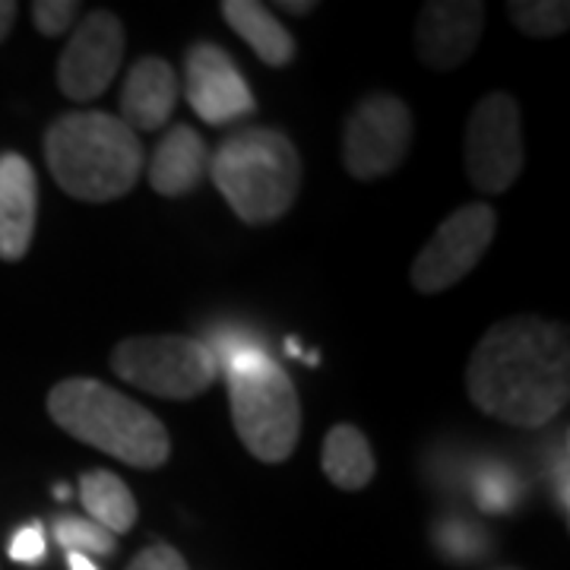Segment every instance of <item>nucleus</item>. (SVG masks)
I'll return each instance as SVG.
<instances>
[{"label":"nucleus","mask_w":570,"mask_h":570,"mask_svg":"<svg viewBox=\"0 0 570 570\" xmlns=\"http://www.w3.org/2000/svg\"><path fill=\"white\" fill-rule=\"evenodd\" d=\"M472 406L498 422L542 428L570 400L568 326L513 314L491 326L466 367Z\"/></svg>","instance_id":"1"},{"label":"nucleus","mask_w":570,"mask_h":570,"mask_svg":"<svg viewBox=\"0 0 570 570\" xmlns=\"http://www.w3.org/2000/svg\"><path fill=\"white\" fill-rule=\"evenodd\" d=\"M45 163L67 197L82 204L121 200L140 181L142 142L118 118L105 111L61 115L45 134Z\"/></svg>","instance_id":"2"},{"label":"nucleus","mask_w":570,"mask_h":570,"mask_svg":"<svg viewBox=\"0 0 570 570\" xmlns=\"http://www.w3.org/2000/svg\"><path fill=\"white\" fill-rule=\"evenodd\" d=\"M48 415L80 444L134 469H159L171 456L165 425L121 390L92 377H67L48 393Z\"/></svg>","instance_id":"3"},{"label":"nucleus","mask_w":570,"mask_h":570,"mask_svg":"<svg viewBox=\"0 0 570 570\" xmlns=\"http://www.w3.org/2000/svg\"><path fill=\"white\" fill-rule=\"evenodd\" d=\"M209 175L235 216L247 225L283 219L302 190V156L295 142L269 127H245L225 137Z\"/></svg>","instance_id":"4"},{"label":"nucleus","mask_w":570,"mask_h":570,"mask_svg":"<svg viewBox=\"0 0 570 570\" xmlns=\"http://www.w3.org/2000/svg\"><path fill=\"white\" fill-rule=\"evenodd\" d=\"M228 384L232 422L250 456L261 463L288 460L302 438V403L298 390L264 343L232 352L219 362Z\"/></svg>","instance_id":"5"},{"label":"nucleus","mask_w":570,"mask_h":570,"mask_svg":"<svg viewBox=\"0 0 570 570\" xmlns=\"http://www.w3.org/2000/svg\"><path fill=\"white\" fill-rule=\"evenodd\" d=\"M111 371L130 387L163 400H194L219 377L204 340L190 336H130L111 352Z\"/></svg>","instance_id":"6"},{"label":"nucleus","mask_w":570,"mask_h":570,"mask_svg":"<svg viewBox=\"0 0 570 570\" xmlns=\"http://www.w3.org/2000/svg\"><path fill=\"white\" fill-rule=\"evenodd\" d=\"M412 142V111L390 92H374L348 111L343 130V165L355 181L396 171Z\"/></svg>","instance_id":"7"},{"label":"nucleus","mask_w":570,"mask_h":570,"mask_svg":"<svg viewBox=\"0 0 570 570\" xmlns=\"http://www.w3.org/2000/svg\"><path fill=\"white\" fill-rule=\"evenodd\" d=\"M498 228V213L489 204H469L453 209L438 232L428 238L412 264V285L422 295H441L450 285L466 279L489 254Z\"/></svg>","instance_id":"8"},{"label":"nucleus","mask_w":570,"mask_h":570,"mask_svg":"<svg viewBox=\"0 0 570 570\" xmlns=\"http://www.w3.org/2000/svg\"><path fill=\"white\" fill-rule=\"evenodd\" d=\"M520 105L508 92H491L472 108L466 124V175L475 190L504 194L523 171Z\"/></svg>","instance_id":"9"},{"label":"nucleus","mask_w":570,"mask_h":570,"mask_svg":"<svg viewBox=\"0 0 570 570\" xmlns=\"http://www.w3.org/2000/svg\"><path fill=\"white\" fill-rule=\"evenodd\" d=\"M124 45V22L115 13H86L58 61V86L63 96L73 102L99 99L121 70Z\"/></svg>","instance_id":"10"},{"label":"nucleus","mask_w":570,"mask_h":570,"mask_svg":"<svg viewBox=\"0 0 570 570\" xmlns=\"http://www.w3.org/2000/svg\"><path fill=\"white\" fill-rule=\"evenodd\" d=\"M187 102L197 111V118H204L213 127H225L232 121H242L247 115H254L257 99L250 92V86L242 77V70L213 41H197L187 51Z\"/></svg>","instance_id":"11"},{"label":"nucleus","mask_w":570,"mask_h":570,"mask_svg":"<svg viewBox=\"0 0 570 570\" xmlns=\"http://www.w3.org/2000/svg\"><path fill=\"white\" fill-rule=\"evenodd\" d=\"M485 32V7L479 0L425 3L415 26V51L428 70L448 73L472 58Z\"/></svg>","instance_id":"12"},{"label":"nucleus","mask_w":570,"mask_h":570,"mask_svg":"<svg viewBox=\"0 0 570 570\" xmlns=\"http://www.w3.org/2000/svg\"><path fill=\"white\" fill-rule=\"evenodd\" d=\"M39 216V181L20 153L0 156V261L17 264L29 254Z\"/></svg>","instance_id":"13"},{"label":"nucleus","mask_w":570,"mask_h":570,"mask_svg":"<svg viewBox=\"0 0 570 570\" xmlns=\"http://www.w3.org/2000/svg\"><path fill=\"white\" fill-rule=\"evenodd\" d=\"M178 105L175 67L163 58H140L121 89V121L134 134H153L168 124Z\"/></svg>","instance_id":"14"},{"label":"nucleus","mask_w":570,"mask_h":570,"mask_svg":"<svg viewBox=\"0 0 570 570\" xmlns=\"http://www.w3.org/2000/svg\"><path fill=\"white\" fill-rule=\"evenodd\" d=\"M206 168H209V156H206L204 137L194 127L178 124L153 149L146 163V178L149 187L163 197H187L204 181Z\"/></svg>","instance_id":"15"},{"label":"nucleus","mask_w":570,"mask_h":570,"mask_svg":"<svg viewBox=\"0 0 570 570\" xmlns=\"http://www.w3.org/2000/svg\"><path fill=\"white\" fill-rule=\"evenodd\" d=\"M223 20L254 48L266 67H288L295 58V39L257 0H225Z\"/></svg>","instance_id":"16"},{"label":"nucleus","mask_w":570,"mask_h":570,"mask_svg":"<svg viewBox=\"0 0 570 570\" xmlns=\"http://www.w3.org/2000/svg\"><path fill=\"white\" fill-rule=\"evenodd\" d=\"M324 475L343 491H362L374 479V453L367 438L355 425H333L324 438L321 453Z\"/></svg>","instance_id":"17"},{"label":"nucleus","mask_w":570,"mask_h":570,"mask_svg":"<svg viewBox=\"0 0 570 570\" xmlns=\"http://www.w3.org/2000/svg\"><path fill=\"white\" fill-rule=\"evenodd\" d=\"M80 501L89 520L111 535H124L137 527V501L115 472H105V469L82 472Z\"/></svg>","instance_id":"18"},{"label":"nucleus","mask_w":570,"mask_h":570,"mask_svg":"<svg viewBox=\"0 0 570 570\" xmlns=\"http://www.w3.org/2000/svg\"><path fill=\"white\" fill-rule=\"evenodd\" d=\"M508 10L513 26L530 39H554L570 26L568 0H510Z\"/></svg>","instance_id":"19"},{"label":"nucleus","mask_w":570,"mask_h":570,"mask_svg":"<svg viewBox=\"0 0 570 570\" xmlns=\"http://www.w3.org/2000/svg\"><path fill=\"white\" fill-rule=\"evenodd\" d=\"M472 498L485 513H508L520 498V479L508 466H482L472 479Z\"/></svg>","instance_id":"20"},{"label":"nucleus","mask_w":570,"mask_h":570,"mask_svg":"<svg viewBox=\"0 0 570 570\" xmlns=\"http://www.w3.org/2000/svg\"><path fill=\"white\" fill-rule=\"evenodd\" d=\"M55 539L63 551H77V554H115L118 549V539L108 530H102L99 523L92 520H82V517H61L55 523Z\"/></svg>","instance_id":"21"},{"label":"nucleus","mask_w":570,"mask_h":570,"mask_svg":"<svg viewBox=\"0 0 570 570\" xmlns=\"http://www.w3.org/2000/svg\"><path fill=\"white\" fill-rule=\"evenodd\" d=\"M438 546L448 551L456 561H472L479 554H485V532L472 527L466 520H448L434 532Z\"/></svg>","instance_id":"22"},{"label":"nucleus","mask_w":570,"mask_h":570,"mask_svg":"<svg viewBox=\"0 0 570 570\" xmlns=\"http://www.w3.org/2000/svg\"><path fill=\"white\" fill-rule=\"evenodd\" d=\"M77 13H80V3H73V0H36L32 3V22L48 39L70 32L77 22Z\"/></svg>","instance_id":"23"},{"label":"nucleus","mask_w":570,"mask_h":570,"mask_svg":"<svg viewBox=\"0 0 570 570\" xmlns=\"http://www.w3.org/2000/svg\"><path fill=\"white\" fill-rule=\"evenodd\" d=\"M45 530H41V523H26L20 530L13 532V539H10V558L17 561V564H39L41 558H45Z\"/></svg>","instance_id":"24"},{"label":"nucleus","mask_w":570,"mask_h":570,"mask_svg":"<svg viewBox=\"0 0 570 570\" xmlns=\"http://www.w3.org/2000/svg\"><path fill=\"white\" fill-rule=\"evenodd\" d=\"M127 570H187V561L181 558V551L168 542H156L149 549H142Z\"/></svg>","instance_id":"25"},{"label":"nucleus","mask_w":570,"mask_h":570,"mask_svg":"<svg viewBox=\"0 0 570 570\" xmlns=\"http://www.w3.org/2000/svg\"><path fill=\"white\" fill-rule=\"evenodd\" d=\"M551 482H554V504L561 508V513L568 517V444L561 448L554 466H551Z\"/></svg>","instance_id":"26"},{"label":"nucleus","mask_w":570,"mask_h":570,"mask_svg":"<svg viewBox=\"0 0 570 570\" xmlns=\"http://www.w3.org/2000/svg\"><path fill=\"white\" fill-rule=\"evenodd\" d=\"M17 13H20V7L13 0H0V41L10 36V29L17 22Z\"/></svg>","instance_id":"27"},{"label":"nucleus","mask_w":570,"mask_h":570,"mask_svg":"<svg viewBox=\"0 0 570 570\" xmlns=\"http://www.w3.org/2000/svg\"><path fill=\"white\" fill-rule=\"evenodd\" d=\"M279 10H283V13H295V17H305L311 10H317V3H314V0H283Z\"/></svg>","instance_id":"28"},{"label":"nucleus","mask_w":570,"mask_h":570,"mask_svg":"<svg viewBox=\"0 0 570 570\" xmlns=\"http://www.w3.org/2000/svg\"><path fill=\"white\" fill-rule=\"evenodd\" d=\"M67 564H70V570H99L86 554H77V551H67Z\"/></svg>","instance_id":"29"},{"label":"nucleus","mask_w":570,"mask_h":570,"mask_svg":"<svg viewBox=\"0 0 570 570\" xmlns=\"http://www.w3.org/2000/svg\"><path fill=\"white\" fill-rule=\"evenodd\" d=\"M285 352H288L292 358H305V352H302V346H298V340H288V343H285Z\"/></svg>","instance_id":"30"},{"label":"nucleus","mask_w":570,"mask_h":570,"mask_svg":"<svg viewBox=\"0 0 570 570\" xmlns=\"http://www.w3.org/2000/svg\"><path fill=\"white\" fill-rule=\"evenodd\" d=\"M55 494H58V498H70V489H67V485H58V489H55Z\"/></svg>","instance_id":"31"}]
</instances>
